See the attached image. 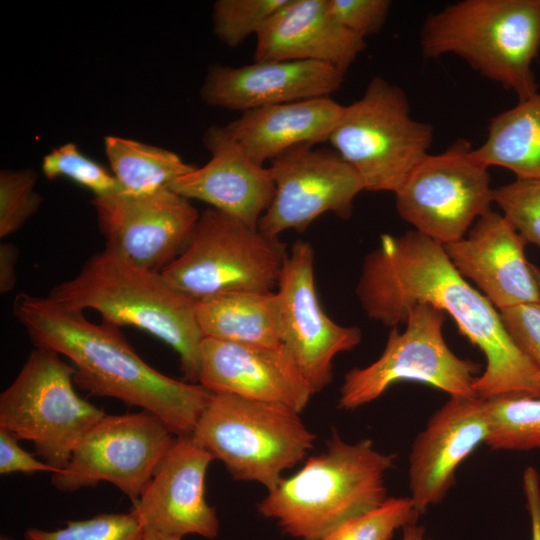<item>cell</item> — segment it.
Segmentation results:
<instances>
[{
  "mask_svg": "<svg viewBox=\"0 0 540 540\" xmlns=\"http://www.w3.org/2000/svg\"><path fill=\"white\" fill-rule=\"evenodd\" d=\"M356 295L368 318L388 327L405 323L416 304L448 313L485 356L473 386L477 398L540 396V373L509 336L499 310L456 270L442 244L415 230L381 235L363 261Z\"/></svg>",
  "mask_w": 540,
  "mask_h": 540,
  "instance_id": "cell-1",
  "label": "cell"
},
{
  "mask_svg": "<svg viewBox=\"0 0 540 540\" xmlns=\"http://www.w3.org/2000/svg\"><path fill=\"white\" fill-rule=\"evenodd\" d=\"M12 309L36 347L74 363L79 388L140 407L162 419L176 436L193 434L213 393L151 367L118 326L103 320L93 323L82 311L25 292L16 295Z\"/></svg>",
  "mask_w": 540,
  "mask_h": 540,
  "instance_id": "cell-2",
  "label": "cell"
},
{
  "mask_svg": "<svg viewBox=\"0 0 540 540\" xmlns=\"http://www.w3.org/2000/svg\"><path fill=\"white\" fill-rule=\"evenodd\" d=\"M48 297L74 311L92 309L102 320L144 330L178 355L185 378L198 383L204 334L197 301L171 285L161 272L138 267L105 249L88 259L73 278Z\"/></svg>",
  "mask_w": 540,
  "mask_h": 540,
  "instance_id": "cell-3",
  "label": "cell"
},
{
  "mask_svg": "<svg viewBox=\"0 0 540 540\" xmlns=\"http://www.w3.org/2000/svg\"><path fill=\"white\" fill-rule=\"evenodd\" d=\"M395 459L371 439L347 443L332 430L326 450L283 477L258 502V512L290 537L316 540L388 498L385 476Z\"/></svg>",
  "mask_w": 540,
  "mask_h": 540,
  "instance_id": "cell-4",
  "label": "cell"
},
{
  "mask_svg": "<svg viewBox=\"0 0 540 540\" xmlns=\"http://www.w3.org/2000/svg\"><path fill=\"white\" fill-rule=\"evenodd\" d=\"M426 58L453 54L518 101L539 87L532 63L540 51V0H462L430 14L420 33Z\"/></svg>",
  "mask_w": 540,
  "mask_h": 540,
  "instance_id": "cell-5",
  "label": "cell"
},
{
  "mask_svg": "<svg viewBox=\"0 0 540 540\" xmlns=\"http://www.w3.org/2000/svg\"><path fill=\"white\" fill-rule=\"evenodd\" d=\"M300 414L231 394H212L193 436L235 480L268 491L313 448L316 436Z\"/></svg>",
  "mask_w": 540,
  "mask_h": 540,
  "instance_id": "cell-6",
  "label": "cell"
},
{
  "mask_svg": "<svg viewBox=\"0 0 540 540\" xmlns=\"http://www.w3.org/2000/svg\"><path fill=\"white\" fill-rule=\"evenodd\" d=\"M433 136L430 123L412 118L406 93L377 76L358 100L343 106L328 141L365 190L395 193L429 155Z\"/></svg>",
  "mask_w": 540,
  "mask_h": 540,
  "instance_id": "cell-7",
  "label": "cell"
},
{
  "mask_svg": "<svg viewBox=\"0 0 540 540\" xmlns=\"http://www.w3.org/2000/svg\"><path fill=\"white\" fill-rule=\"evenodd\" d=\"M55 351L36 347L0 395V427L31 441L59 472L80 440L105 415L74 389L75 368Z\"/></svg>",
  "mask_w": 540,
  "mask_h": 540,
  "instance_id": "cell-8",
  "label": "cell"
},
{
  "mask_svg": "<svg viewBox=\"0 0 540 540\" xmlns=\"http://www.w3.org/2000/svg\"><path fill=\"white\" fill-rule=\"evenodd\" d=\"M286 254L279 239L210 207L200 213L185 250L161 273L196 301L230 292H272Z\"/></svg>",
  "mask_w": 540,
  "mask_h": 540,
  "instance_id": "cell-9",
  "label": "cell"
},
{
  "mask_svg": "<svg viewBox=\"0 0 540 540\" xmlns=\"http://www.w3.org/2000/svg\"><path fill=\"white\" fill-rule=\"evenodd\" d=\"M445 313L429 304H416L406 328L392 327L380 357L363 368H353L339 390L338 407L353 410L378 399L401 381L433 386L450 397H476L474 382L479 365L458 357L443 336Z\"/></svg>",
  "mask_w": 540,
  "mask_h": 540,
  "instance_id": "cell-10",
  "label": "cell"
},
{
  "mask_svg": "<svg viewBox=\"0 0 540 540\" xmlns=\"http://www.w3.org/2000/svg\"><path fill=\"white\" fill-rule=\"evenodd\" d=\"M394 194L399 216L442 245L463 238L494 203L489 167L466 139L426 156Z\"/></svg>",
  "mask_w": 540,
  "mask_h": 540,
  "instance_id": "cell-11",
  "label": "cell"
},
{
  "mask_svg": "<svg viewBox=\"0 0 540 540\" xmlns=\"http://www.w3.org/2000/svg\"><path fill=\"white\" fill-rule=\"evenodd\" d=\"M176 435L158 416L104 415L80 440L67 466L52 474L61 491L109 482L136 502L171 448Z\"/></svg>",
  "mask_w": 540,
  "mask_h": 540,
  "instance_id": "cell-12",
  "label": "cell"
},
{
  "mask_svg": "<svg viewBox=\"0 0 540 540\" xmlns=\"http://www.w3.org/2000/svg\"><path fill=\"white\" fill-rule=\"evenodd\" d=\"M105 250L138 267L162 272L187 247L200 213L169 188L94 196Z\"/></svg>",
  "mask_w": 540,
  "mask_h": 540,
  "instance_id": "cell-13",
  "label": "cell"
},
{
  "mask_svg": "<svg viewBox=\"0 0 540 540\" xmlns=\"http://www.w3.org/2000/svg\"><path fill=\"white\" fill-rule=\"evenodd\" d=\"M268 168L275 194L257 228L273 239L287 230L303 232L328 212L350 218L354 199L365 190L357 171L336 152L312 145L286 151Z\"/></svg>",
  "mask_w": 540,
  "mask_h": 540,
  "instance_id": "cell-14",
  "label": "cell"
},
{
  "mask_svg": "<svg viewBox=\"0 0 540 540\" xmlns=\"http://www.w3.org/2000/svg\"><path fill=\"white\" fill-rule=\"evenodd\" d=\"M281 312L282 344L291 353L313 394L333 377V360L359 345L362 332L342 326L323 310L315 287L314 250L297 240L287 251L276 291Z\"/></svg>",
  "mask_w": 540,
  "mask_h": 540,
  "instance_id": "cell-15",
  "label": "cell"
},
{
  "mask_svg": "<svg viewBox=\"0 0 540 540\" xmlns=\"http://www.w3.org/2000/svg\"><path fill=\"white\" fill-rule=\"evenodd\" d=\"M211 453L193 436H176L131 512L146 533L182 539L198 535L214 539L219 521L205 497Z\"/></svg>",
  "mask_w": 540,
  "mask_h": 540,
  "instance_id": "cell-16",
  "label": "cell"
},
{
  "mask_svg": "<svg viewBox=\"0 0 540 540\" xmlns=\"http://www.w3.org/2000/svg\"><path fill=\"white\" fill-rule=\"evenodd\" d=\"M198 383L214 394L280 405L301 413L314 395L291 353L204 337Z\"/></svg>",
  "mask_w": 540,
  "mask_h": 540,
  "instance_id": "cell-17",
  "label": "cell"
},
{
  "mask_svg": "<svg viewBox=\"0 0 540 540\" xmlns=\"http://www.w3.org/2000/svg\"><path fill=\"white\" fill-rule=\"evenodd\" d=\"M483 400L453 396L429 418L409 455V489L419 514L440 503L455 484L460 464L486 442Z\"/></svg>",
  "mask_w": 540,
  "mask_h": 540,
  "instance_id": "cell-18",
  "label": "cell"
},
{
  "mask_svg": "<svg viewBox=\"0 0 540 540\" xmlns=\"http://www.w3.org/2000/svg\"><path fill=\"white\" fill-rule=\"evenodd\" d=\"M526 244L505 217L491 209L467 235L443 247L456 270L502 310L540 301L534 265L525 256Z\"/></svg>",
  "mask_w": 540,
  "mask_h": 540,
  "instance_id": "cell-19",
  "label": "cell"
},
{
  "mask_svg": "<svg viewBox=\"0 0 540 540\" xmlns=\"http://www.w3.org/2000/svg\"><path fill=\"white\" fill-rule=\"evenodd\" d=\"M203 142L211 154L210 160L176 179L168 188L257 228L275 194L269 168L251 159L225 126H210Z\"/></svg>",
  "mask_w": 540,
  "mask_h": 540,
  "instance_id": "cell-20",
  "label": "cell"
},
{
  "mask_svg": "<svg viewBox=\"0 0 540 540\" xmlns=\"http://www.w3.org/2000/svg\"><path fill=\"white\" fill-rule=\"evenodd\" d=\"M344 74L315 61H260L240 67L214 65L200 89L208 105L248 110L327 97L337 91Z\"/></svg>",
  "mask_w": 540,
  "mask_h": 540,
  "instance_id": "cell-21",
  "label": "cell"
},
{
  "mask_svg": "<svg viewBox=\"0 0 540 540\" xmlns=\"http://www.w3.org/2000/svg\"><path fill=\"white\" fill-rule=\"evenodd\" d=\"M366 48L343 27L328 0H288L256 35L254 61H315L343 74Z\"/></svg>",
  "mask_w": 540,
  "mask_h": 540,
  "instance_id": "cell-22",
  "label": "cell"
},
{
  "mask_svg": "<svg viewBox=\"0 0 540 540\" xmlns=\"http://www.w3.org/2000/svg\"><path fill=\"white\" fill-rule=\"evenodd\" d=\"M343 106L330 96L242 112L225 128L245 153L263 165L301 145L329 140Z\"/></svg>",
  "mask_w": 540,
  "mask_h": 540,
  "instance_id": "cell-23",
  "label": "cell"
},
{
  "mask_svg": "<svg viewBox=\"0 0 540 540\" xmlns=\"http://www.w3.org/2000/svg\"><path fill=\"white\" fill-rule=\"evenodd\" d=\"M204 337L241 345H282L279 298L276 292L240 291L197 301Z\"/></svg>",
  "mask_w": 540,
  "mask_h": 540,
  "instance_id": "cell-24",
  "label": "cell"
},
{
  "mask_svg": "<svg viewBox=\"0 0 540 540\" xmlns=\"http://www.w3.org/2000/svg\"><path fill=\"white\" fill-rule=\"evenodd\" d=\"M477 157L488 167L512 171L516 178H540V88L531 97L492 117Z\"/></svg>",
  "mask_w": 540,
  "mask_h": 540,
  "instance_id": "cell-25",
  "label": "cell"
},
{
  "mask_svg": "<svg viewBox=\"0 0 540 540\" xmlns=\"http://www.w3.org/2000/svg\"><path fill=\"white\" fill-rule=\"evenodd\" d=\"M104 148L111 173L121 189L129 193L168 188L197 167L170 150L119 136H106Z\"/></svg>",
  "mask_w": 540,
  "mask_h": 540,
  "instance_id": "cell-26",
  "label": "cell"
},
{
  "mask_svg": "<svg viewBox=\"0 0 540 540\" xmlns=\"http://www.w3.org/2000/svg\"><path fill=\"white\" fill-rule=\"evenodd\" d=\"M482 400L488 425L485 444L491 449L540 448V396L512 393Z\"/></svg>",
  "mask_w": 540,
  "mask_h": 540,
  "instance_id": "cell-27",
  "label": "cell"
},
{
  "mask_svg": "<svg viewBox=\"0 0 540 540\" xmlns=\"http://www.w3.org/2000/svg\"><path fill=\"white\" fill-rule=\"evenodd\" d=\"M419 515L410 497H388L316 540H391L398 529L417 523Z\"/></svg>",
  "mask_w": 540,
  "mask_h": 540,
  "instance_id": "cell-28",
  "label": "cell"
},
{
  "mask_svg": "<svg viewBox=\"0 0 540 540\" xmlns=\"http://www.w3.org/2000/svg\"><path fill=\"white\" fill-rule=\"evenodd\" d=\"M288 0H218L213 4L212 23L217 38L237 47L258 34Z\"/></svg>",
  "mask_w": 540,
  "mask_h": 540,
  "instance_id": "cell-29",
  "label": "cell"
},
{
  "mask_svg": "<svg viewBox=\"0 0 540 540\" xmlns=\"http://www.w3.org/2000/svg\"><path fill=\"white\" fill-rule=\"evenodd\" d=\"M24 537L25 540H147L144 528L131 511L66 521L65 527L53 531L29 528Z\"/></svg>",
  "mask_w": 540,
  "mask_h": 540,
  "instance_id": "cell-30",
  "label": "cell"
},
{
  "mask_svg": "<svg viewBox=\"0 0 540 540\" xmlns=\"http://www.w3.org/2000/svg\"><path fill=\"white\" fill-rule=\"evenodd\" d=\"M42 172L50 179L65 177L102 196L121 187L104 166L83 154L74 143H66L52 149L42 160Z\"/></svg>",
  "mask_w": 540,
  "mask_h": 540,
  "instance_id": "cell-31",
  "label": "cell"
},
{
  "mask_svg": "<svg viewBox=\"0 0 540 540\" xmlns=\"http://www.w3.org/2000/svg\"><path fill=\"white\" fill-rule=\"evenodd\" d=\"M494 203L527 243L540 247V178H516L495 188Z\"/></svg>",
  "mask_w": 540,
  "mask_h": 540,
  "instance_id": "cell-32",
  "label": "cell"
},
{
  "mask_svg": "<svg viewBox=\"0 0 540 540\" xmlns=\"http://www.w3.org/2000/svg\"><path fill=\"white\" fill-rule=\"evenodd\" d=\"M37 174L32 169L0 172V237L19 229L39 209L42 197L36 190Z\"/></svg>",
  "mask_w": 540,
  "mask_h": 540,
  "instance_id": "cell-33",
  "label": "cell"
},
{
  "mask_svg": "<svg viewBox=\"0 0 540 540\" xmlns=\"http://www.w3.org/2000/svg\"><path fill=\"white\" fill-rule=\"evenodd\" d=\"M336 20L353 34L365 39L384 26L391 8L389 0H328Z\"/></svg>",
  "mask_w": 540,
  "mask_h": 540,
  "instance_id": "cell-34",
  "label": "cell"
},
{
  "mask_svg": "<svg viewBox=\"0 0 540 540\" xmlns=\"http://www.w3.org/2000/svg\"><path fill=\"white\" fill-rule=\"evenodd\" d=\"M499 312L509 336L540 373V301Z\"/></svg>",
  "mask_w": 540,
  "mask_h": 540,
  "instance_id": "cell-35",
  "label": "cell"
},
{
  "mask_svg": "<svg viewBox=\"0 0 540 540\" xmlns=\"http://www.w3.org/2000/svg\"><path fill=\"white\" fill-rule=\"evenodd\" d=\"M18 440L19 438L11 431L0 427V474L57 473L56 469L25 451Z\"/></svg>",
  "mask_w": 540,
  "mask_h": 540,
  "instance_id": "cell-36",
  "label": "cell"
},
{
  "mask_svg": "<svg viewBox=\"0 0 540 540\" xmlns=\"http://www.w3.org/2000/svg\"><path fill=\"white\" fill-rule=\"evenodd\" d=\"M522 487L531 524V540H540V475L528 466L522 477Z\"/></svg>",
  "mask_w": 540,
  "mask_h": 540,
  "instance_id": "cell-37",
  "label": "cell"
},
{
  "mask_svg": "<svg viewBox=\"0 0 540 540\" xmlns=\"http://www.w3.org/2000/svg\"><path fill=\"white\" fill-rule=\"evenodd\" d=\"M19 251L12 243L0 245V292L7 294L16 286V263Z\"/></svg>",
  "mask_w": 540,
  "mask_h": 540,
  "instance_id": "cell-38",
  "label": "cell"
},
{
  "mask_svg": "<svg viewBox=\"0 0 540 540\" xmlns=\"http://www.w3.org/2000/svg\"><path fill=\"white\" fill-rule=\"evenodd\" d=\"M402 540H427L424 527L417 523L405 526L402 528Z\"/></svg>",
  "mask_w": 540,
  "mask_h": 540,
  "instance_id": "cell-39",
  "label": "cell"
},
{
  "mask_svg": "<svg viewBox=\"0 0 540 540\" xmlns=\"http://www.w3.org/2000/svg\"><path fill=\"white\" fill-rule=\"evenodd\" d=\"M146 533V532H145ZM147 540H182L180 538L165 537L153 533H146Z\"/></svg>",
  "mask_w": 540,
  "mask_h": 540,
  "instance_id": "cell-40",
  "label": "cell"
},
{
  "mask_svg": "<svg viewBox=\"0 0 540 540\" xmlns=\"http://www.w3.org/2000/svg\"><path fill=\"white\" fill-rule=\"evenodd\" d=\"M534 272H535V276H536V279H537V283L539 285V288H540V270L534 266Z\"/></svg>",
  "mask_w": 540,
  "mask_h": 540,
  "instance_id": "cell-41",
  "label": "cell"
},
{
  "mask_svg": "<svg viewBox=\"0 0 540 540\" xmlns=\"http://www.w3.org/2000/svg\"><path fill=\"white\" fill-rule=\"evenodd\" d=\"M0 540H14V539L10 538L9 536H7V535H5V534H2V535L0 536Z\"/></svg>",
  "mask_w": 540,
  "mask_h": 540,
  "instance_id": "cell-42",
  "label": "cell"
}]
</instances>
